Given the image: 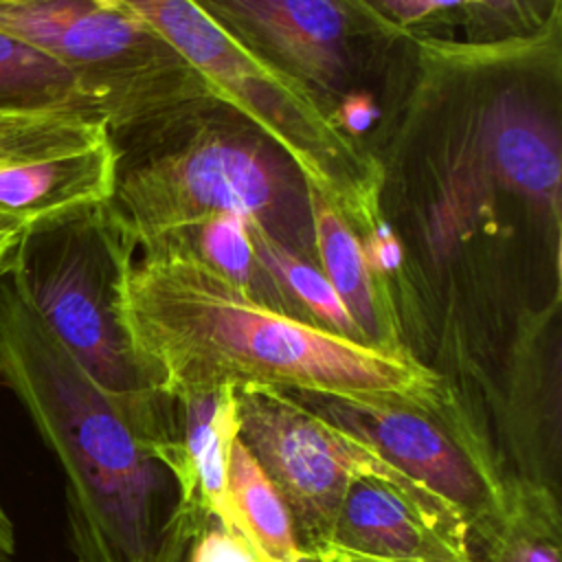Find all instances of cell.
I'll return each mask as SVG.
<instances>
[{
	"label": "cell",
	"instance_id": "cell-8",
	"mask_svg": "<svg viewBox=\"0 0 562 562\" xmlns=\"http://www.w3.org/2000/svg\"><path fill=\"white\" fill-rule=\"evenodd\" d=\"M290 395L454 507L470 533L501 512L509 472L454 386L437 402Z\"/></svg>",
	"mask_w": 562,
	"mask_h": 562
},
{
	"label": "cell",
	"instance_id": "cell-26",
	"mask_svg": "<svg viewBox=\"0 0 562 562\" xmlns=\"http://www.w3.org/2000/svg\"><path fill=\"white\" fill-rule=\"evenodd\" d=\"M312 555H314L316 562H384V560L358 555V553H351V551H342V549L331 547V544H323V547L314 549Z\"/></svg>",
	"mask_w": 562,
	"mask_h": 562
},
{
	"label": "cell",
	"instance_id": "cell-23",
	"mask_svg": "<svg viewBox=\"0 0 562 562\" xmlns=\"http://www.w3.org/2000/svg\"><path fill=\"white\" fill-rule=\"evenodd\" d=\"M562 18V0H470L463 42L527 40Z\"/></svg>",
	"mask_w": 562,
	"mask_h": 562
},
{
	"label": "cell",
	"instance_id": "cell-11",
	"mask_svg": "<svg viewBox=\"0 0 562 562\" xmlns=\"http://www.w3.org/2000/svg\"><path fill=\"white\" fill-rule=\"evenodd\" d=\"M325 544L384 562H474L454 507L378 476L349 483Z\"/></svg>",
	"mask_w": 562,
	"mask_h": 562
},
{
	"label": "cell",
	"instance_id": "cell-22",
	"mask_svg": "<svg viewBox=\"0 0 562 562\" xmlns=\"http://www.w3.org/2000/svg\"><path fill=\"white\" fill-rule=\"evenodd\" d=\"M386 37H454L470 0H345Z\"/></svg>",
	"mask_w": 562,
	"mask_h": 562
},
{
	"label": "cell",
	"instance_id": "cell-9",
	"mask_svg": "<svg viewBox=\"0 0 562 562\" xmlns=\"http://www.w3.org/2000/svg\"><path fill=\"white\" fill-rule=\"evenodd\" d=\"M268 70L299 88L331 123L378 99L386 37L345 0H191ZM340 127V125H338Z\"/></svg>",
	"mask_w": 562,
	"mask_h": 562
},
{
	"label": "cell",
	"instance_id": "cell-5",
	"mask_svg": "<svg viewBox=\"0 0 562 562\" xmlns=\"http://www.w3.org/2000/svg\"><path fill=\"white\" fill-rule=\"evenodd\" d=\"M132 259L103 202L26 226L7 277L90 378L121 402L151 454L169 432V395L125 329L123 281Z\"/></svg>",
	"mask_w": 562,
	"mask_h": 562
},
{
	"label": "cell",
	"instance_id": "cell-7",
	"mask_svg": "<svg viewBox=\"0 0 562 562\" xmlns=\"http://www.w3.org/2000/svg\"><path fill=\"white\" fill-rule=\"evenodd\" d=\"M149 24L231 105L274 138L316 193L349 222L378 211V167L362 138L331 123L299 88L268 70L191 0H114Z\"/></svg>",
	"mask_w": 562,
	"mask_h": 562
},
{
	"label": "cell",
	"instance_id": "cell-20",
	"mask_svg": "<svg viewBox=\"0 0 562 562\" xmlns=\"http://www.w3.org/2000/svg\"><path fill=\"white\" fill-rule=\"evenodd\" d=\"M145 562H263L215 512L178 501L158 527ZM310 562H316L314 555Z\"/></svg>",
	"mask_w": 562,
	"mask_h": 562
},
{
	"label": "cell",
	"instance_id": "cell-12",
	"mask_svg": "<svg viewBox=\"0 0 562 562\" xmlns=\"http://www.w3.org/2000/svg\"><path fill=\"white\" fill-rule=\"evenodd\" d=\"M169 432L151 459L178 483V501L198 503L233 527L226 465L237 437L235 386L169 393Z\"/></svg>",
	"mask_w": 562,
	"mask_h": 562
},
{
	"label": "cell",
	"instance_id": "cell-4",
	"mask_svg": "<svg viewBox=\"0 0 562 562\" xmlns=\"http://www.w3.org/2000/svg\"><path fill=\"white\" fill-rule=\"evenodd\" d=\"M316 191L294 158L226 103L171 140L119 162L108 209L134 257L217 215H235L318 266Z\"/></svg>",
	"mask_w": 562,
	"mask_h": 562
},
{
	"label": "cell",
	"instance_id": "cell-19",
	"mask_svg": "<svg viewBox=\"0 0 562 562\" xmlns=\"http://www.w3.org/2000/svg\"><path fill=\"white\" fill-rule=\"evenodd\" d=\"M248 228L261 259L288 296L294 316L307 325L364 345L358 327L353 325L349 312L345 310L340 296L336 294L323 270L316 263L299 257L290 248L281 246L279 241L270 239L257 226L248 224Z\"/></svg>",
	"mask_w": 562,
	"mask_h": 562
},
{
	"label": "cell",
	"instance_id": "cell-21",
	"mask_svg": "<svg viewBox=\"0 0 562 562\" xmlns=\"http://www.w3.org/2000/svg\"><path fill=\"white\" fill-rule=\"evenodd\" d=\"M101 116L81 110L0 112V167L108 140Z\"/></svg>",
	"mask_w": 562,
	"mask_h": 562
},
{
	"label": "cell",
	"instance_id": "cell-2",
	"mask_svg": "<svg viewBox=\"0 0 562 562\" xmlns=\"http://www.w3.org/2000/svg\"><path fill=\"white\" fill-rule=\"evenodd\" d=\"M123 321L138 360L165 395L268 386L437 402L452 389L408 353L382 351L259 305L176 246H156L132 259Z\"/></svg>",
	"mask_w": 562,
	"mask_h": 562
},
{
	"label": "cell",
	"instance_id": "cell-14",
	"mask_svg": "<svg viewBox=\"0 0 562 562\" xmlns=\"http://www.w3.org/2000/svg\"><path fill=\"white\" fill-rule=\"evenodd\" d=\"M314 233L318 268L340 296L364 345L391 353H408L395 307L373 279L353 226L321 193H316L314 204Z\"/></svg>",
	"mask_w": 562,
	"mask_h": 562
},
{
	"label": "cell",
	"instance_id": "cell-13",
	"mask_svg": "<svg viewBox=\"0 0 562 562\" xmlns=\"http://www.w3.org/2000/svg\"><path fill=\"white\" fill-rule=\"evenodd\" d=\"M119 178L112 140L0 167V215L31 226L77 209L103 204Z\"/></svg>",
	"mask_w": 562,
	"mask_h": 562
},
{
	"label": "cell",
	"instance_id": "cell-18",
	"mask_svg": "<svg viewBox=\"0 0 562 562\" xmlns=\"http://www.w3.org/2000/svg\"><path fill=\"white\" fill-rule=\"evenodd\" d=\"M50 110H81L99 116L61 61L0 29V112Z\"/></svg>",
	"mask_w": 562,
	"mask_h": 562
},
{
	"label": "cell",
	"instance_id": "cell-17",
	"mask_svg": "<svg viewBox=\"0 0 562 562\" xmlns=\"http://www.w3.org/2000/svg\"><path fill=\"white\" fill-rule=\"evenodd\" d=\"M156 246H176L189 252L193 259L217 272L259 305L296 318L288 296L261 259L246 220L235 215H217L189 226Z\"/></svg>",
	"mask_w": 562,
	"mask_h": 562
},
{
	"label": "cell",
	"instance_id": "cell-24",
	"mask_svg": "<svg viewBox=\"0 0 562 562\" xmlns=\"http://www.w3.org/2000/svg\"><path fill=\"white\" fill-rule=\"evenodd\" d=\"M22 233H24V224H20L13 217L0 215V277L9 274Z\"/></svg>",
	"mask_w": 562,
	"mask_h": 562
},
{
	"label": "cell",
	"instance_id": "cell-3",
	"mask_svg": "<svg viewBox=\"0 0 562 562\" xmlns=\"http://www.w3.org/2000/svg\"><path fill=\"white\" fill-rule=\"evenodd\" d=\"M0 384L29 413L66 479L79 562H145L156 538L160 465L127 411L0 277Z\"/></svg>",
	"mask_w": 562,
	"mask_h": 562
},
{
	"label": "cell",
	"instance_id": "cell-6",
	"mask_svg": "<svg viewBox=\"0 0 562 562\" xmlns=\"http://www.w3.org/2000/svg\"><path fill=\"white\" fill-rule=\"evenodd\" d=\"M0 29L61 61L127 162L220 101L149 24L114 0H0Z\"/></svg>",
	"mask_w": 562,
	"mask_h": 562
},
{
	"label": "cell",
	"instance_id": "cell-16",
	"mask_svg": "<svg viewBox=\"0 0 562 562\" xmlns=\"http://www.w3.org/2000/svg\"><path fill=\"white\" fill-rule=\"evenodd\" d=\"M226 496L233 527L263 562H310L312 553L299 544L285 503L239 437L228 452Z\"/></svg>",
	"mask_w": 562,
	"mask_h": 562
},
{
	"label": "cell",
	"instance_id": "cell-1",
	"mask_svg": "<svg viewBox=\"0 0 562 562\" xmlns=\"http://www.w3.org/2000/svg\"><path fill=\"white\" fill-rule=\"evenodd\" d=\"M364 145L404 349L498 397L562 312V18L527 40H397Z\"/></svg>",
	"mask_w": 562,
	"mask_h": 562
},
{
	"label": "cell",
	"instance_id": "cell-25",
	"mask_svg": "<svg viewBox=\"0 0 562 562\" xmlns=\"http://www.w3.org/2000/svg\"><path fill=\"white\" fill-rule=\"evenodd\" d=\"M15 558V529L13 522L0 503V562H13Z\"/></svg>",
	"mask_w": 562,
	"mask_h": 562
},
{
	"label": "cell",
	"instance_id": "cell-15",
	"mask_svg": "<svg viewBox=\"0 0 562 562\" xmlns=\"http://www.w3.org/2000/svg\"><path fill=\"white\" fill-rule=\"evenodd\" d=\"M474 562H560L558 487L509 474L501 512L470 533Z\"/></svg>",
	"mask_w": 562,
	"mask_h": 562
},
{
	"label": "cell",
	"instance_id": "cell-10",
	"mask_svg": "<svg viewBox=\"0 0 562 562\" xmlns=\"http://www.w3.org/2000/svg\"><path fill=\"white\" fill-rule=\"evenodd\" d=\"M235 404L237 437L279 492L296 540L310 553L327 542L353 479L378 476L411 492L432 494L290 393L235 386Z\"/></svg>",
	"mask_w": 562,
	"mask_h": 562
}]
</instances>
